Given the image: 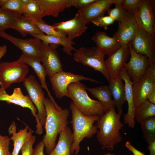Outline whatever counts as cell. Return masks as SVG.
I'll use <instances>...</instances> for the list:
<instances>
[{"instance_id":"obj_1","label":"cell","mask_w":155,"mask_h":155,"mask_svg":"<svg viewBox=\"0 0 155 155\" xmlns=\"http://www.w3.org/2000/svg\"><path fill=\"white\" fill-rule=\"evenodd\" d=\"M44 104L46 113L44 125L45 134L42 140L48 154L55 147L58 135L67 127L70 112L68 109L62 108L56 102L47 97Z\"/></svg>"},{"instance_id":"obj_2","label":"cell","mask_w":155,"mask_h":155,"mask_svg":"<svg viewBox=\"0 0 155 155\" xmlns=\"http://www.w3.org/2000/svg\"><path fill=\"white\" fill-rule=\"evenodd\" d=\"M123 111V109L117 113L115 108H111L97 121L96 137L102 149L112 150L122 141L120 130L124 126L120 119Z\"/></svg>"},{"instance_id":"obj_3","label":"cell","mask_w":155,"mask_h":155,"mask_svg":"<svg viewBox=\"0 0 155 155\" xmlns=\"http://www.w3.org/2000/svg\"><path fill=\"white\" fill-rule=\"evenodd\" d=\"M72 113V124L73 139L70 148L71 155H78L80 148V144L85 138H90L96 133L98 129L94 125L100 118L98 115L87 116L82 114L72 102L69 106Z\"/></svg>"},{"instance_id":"obj_4","label":"cell","mask_w":155,"mask_h":155,"mask_svg":"<svg viewBox=\"0 0 155 155\" xmlns=\"http://www.w3.org/2000/svg\"><path fill=\"white\" fill-rule=\"evenodd\" d=\"M86 85L80 82H73L68 86L69 98L78 110L87 116H102L105 113L102 104L91 98L86 91Z\"/></svg>"},{"instance_id":"obj_5","label":"cell","mask_w":155,"mask_h":155,"mask_svg":"<svg viewBox=\"0 0 155 155\" xmlns=\"http://www.w3.org/2000/svg\"><path fill=\"white\" fill-rule=\"evenodd\" d=\"M23 82L31 101L37 109L35 132L41 135L43 132L42 127L44 125L46 116L44 104V100L45 98L44 92L40 84L33 75L26 77Z\"/></svg>"},{"instance_id":"obj_6","label":"cell","mask_w":155,"mask_h":155,"mask_svg":"<svg viewBox=\"0 0 155 155\" xmlns=\"http://www.w3.org/2000/svg\"><path fill=\"white\" fill-rule=\"evenodd\" d=\"M75 51L73 58L75 61L99 71L109 82L104 60L105 55L103 51L95 46L82 47Z\"/></svg>"},{"instance_id":"obj_7","label":"cell","mask_w":155,"mask_h":155,"mask_svg":"<svg viewBox=\"0 0 155 155\" xmlns=\"http://www.w3.org/2000/svg\"><path fill=\"white\" fill-rule=\"evenodd\" d=\"M29 72L26 64L16 61L0 63V85L4 90L13 83L23 82Z\"/></svg>"},{"instance_id":"obj_8","label":"cell","mask_w":155,"mask_h":155,"mask_svg":"<svg viewBox=\"0 0 155 155\" xmlns=\"http://www.w3.org/2000/svg\"><path fill=\"white\" fill-rule=\"evenodd\" d=\"M49 79L52 86V90L56 97L61 99L64 96L69 98L67 87L71 83L86 80L96 83L102 84V82L83 75L75 74L63 71L56 73Z\"/></svg>"},{"instance_id":"obj_9","label":"cell","mask_w":155,"mask_h":155,"mask_svg":"<svg viewBox=\"0 0 155 155\" xmlns=\"http://www.w3.org/2000/svg\"><path fill=\"white\" fill-rule=\"evenodd\" d=\"M154 87L155 63H151L140 79L137 82L133 83L132 90L135 107L147 100L148 94Z\"/></svg>"},{"instance_id":"obj_10","label":"cell","mask_w":155,"mask_h":155,"mask_svg":"<svg viewBox=\"0 0 155 155\" xmlns=\"http://www.w3.org/2000/svg\"><path fill=\"white\" fill-rule=\"evenodd\" d=\"M154 2V0H142L139 9L134 15L139 27L154 39L155 27Z\"/></svg>"},{"instance_id":"obj_11","label":"cell","mask_w":155,"mask_h":155,"mask_svg":"<svg viewBox=\"0 0 155 155\" xmlns=\"http://www.w3.org/2000/svg\"><path fill=\"white\" fill-rule=\"evenodd\" d=\"M58 46L46 44L41 41L40 59L49 77L63 71L62 65L57 50Z\"/></svg>"},{"instance_id":"obj_12","label":"cell","mask_w":155,"mask_h":155,"mask_svg":"<svg viewBox=\"0 0 155 155\" xmlns=\"http://www.w3.org/2000/svg\"><path fill=\"white\" fill-rule=\"evenodd\" d=\"M128 45L130 51V59L124 67L133 82H138L144 76L151 63L147 56L137 53L132 48L130 42Z\"/></svg>"},{"instance_id":"obj_13","label":"cell","mask_w":155,"mask_h":155,"mask_svg":"<svg viewBox=\"0 0 155 155\" xmlns=\"http://www.w3.org/2000/svg\"><path fill=\"white\" fill-rule=\"evenodd\" d=\"M130 42L137 53L146 56L151 63H155V40L146 32L139 27L135 36Z\"/></svg>"},{"instance_id":"obj_14","label":"cell","mask_w":155,"mask_h":155,"mask_svg":"<svg viewBox=\"0 0 155 155\" xmlns=\"http://www.w3.org/2000/svg\"><path fill=\"white\" fill-rule=\"evenodd\" d=\"M128 44L122 46L108 56L105 61L107 71L110 80L118 76L119 73L124 67L130 56Z\"/></svg>"},{"instance_id":"obj_15","label":"cell","mask_w":155,"mask_h":155,"mask_svg":"<svg viewBox=\"0 0 155 155\" xmlns=\"http://www.w3.org/2000/svg\"><path fill=\"white\" fill-rule=\"evenodd\" d=\"M138 28L134 15L128 11L123 20L119 22L118 30L113 37L121 46L127 45L135 36Z\"/></svg>"},{"instance_id":"obj_16","label":"cell","mask_w":155,"mask_h":155,"mask_svg":"<svg viewBox=\"0 0 155 155\" xmlns=\"http://www.w3.org/2000/svg\"><path fill=\"white\" fill-rule=\"evenodd\" d=\"M86 24L78 13L73 18L55 23L52 26L56 31L65 35L72 40L81 36L86 31L88 27Z\"/></svg>"},{"instance_id":"obj_17","label":"cell","mask_w":155,"mask_h":155,"mask_svg":"<svg viewBox=\"0 0 155 155\" xmlns=\"http://www.w3.org/2000/svg\"><path fill=\"white\" fill-rule=\"evenodd\" d=\"M118 76L124 81L125 85V98L128 104V110L123 115L124 123L127 125L129 128L133 129L135 125L134 119V105L132 90L133 82L124 67L119 72Z\"/></svg>"},{"instance_id":"obj_18","label":"cell","mask_w":155,"mask_h":155,"mask_svg":"<svg viewBox=\"0 0 155 155\" xmlns=\"http://www.w3.org/2000/svg\"><path fill=\"white\" fill-rule=\"evenodd\" d=\"M0 37L10 42L22 52L23 54L40 59L41 41L36 37L26 39L17 38L9 35L5 31L0 32Z\"/></svg>"},{"instance_id":"obj_19","label":"cell","mask_w":155,"mask_h":155,"mask_svg":"<svg viewBox=\"0 0 155 155\" xmlns=\"http://www.w3.org/2000/svg\"><path fill=\"white\" fill-rule=\"evenodd\" d=\"M119 0H96L88 7L78 9V13L86 24L93 19L104 16L106 11L112 4H115Z\"/></svg>"},{"instance_id":"obj_20","label":"cell","mask_w":155,"mask_h":155,"mask_svg":"<svg viewBox=\"0 0 155 155\" xmlns=\"http://www.w3.org/2000/svg\"><path fill=\"white\" fill-rule=\"evenodd\" d=\"M0 101H5L8 104L13 103L23 108H28L31 111L32 115L36 119L37 110L28 95H24L20 88L13 90L12 94L9 95L5 90L0 88Z\"/></svg>"},{"instance_id":"obj_21","label":"cell","mask_w":155,"mask_h":155,"mask_svg":"<svg viewBox=\"0 0 155 155\" xmlns=\"http://www.w3.org/2000/svg\"><path fill=\"white\" fill-rule=\"evenodd\" d=\"M16 61L32 67L39 80L41 87L45 90L49 98L53 102H55L48 88L45 79L47 74L43 65L40 63V59L38 57L28 56L22 54Z\"/></svg>"},{"instance_id":"obj_22","label":"cell","mask_w":155,"mask_h":155,"mask_svg":"<svg viewBox=\"0 0 155 155\" xmlns=\"http://www.w3.org/2000/svg\"><path fill=\"white\" fill-rule=\"evenodd\" d=\"M42 17L51 16L57 17L65 9L72 6V0H36Z\"/></svg>"},{"instance_id":"obj_23","label":"cell","mask_w":155,"mask_h":155,"mask_svg":"<svg viewBox=\"0 0 155 155\" xmlns=\"http://www.w3.org/2000/svg\"><path fill=\"white\" fill-rule=\"evenodd\" d=\"M16 128L15 122L13 121L8 129L9 133L12 135L10 139L13 143L12 155H18L23 144L31 136L33 132L32 129L26 125L24 128L20 129L18 132Z\"/></svg>"},{"instance_id":"obj_24","label":"cell","mask_w":155,"mask_h":155,"mask_svg":"<svg viewBox=\"0 0 155 155\" xmlns=\"http://www.w3.org/2000/svg\"><path fill=\"white\" fill-rule=\"evenodd\" d=\"M92 39L96 44L97 47L108 56L121 47L114 38L109 36L105 32L101 31L96 32Z\"/></svg>"},{"instance_id":"obj_25","label":"cell","mask_w":155,"mask_h":155,"mask_svg":"<svg viewBox=\"0 0 155 155\" xmlns=\"http://www.w3.org/2000/svg\"><path fill=\"white\" fill-rule=\"evenodd\" d=\"M108 86L111 92L114 105L118 112L123 109V106L126 102L125 85L119 76L110 79Z\"/></svg>"},{"instance_id":"obj_26","label":"cell","mask_w":155,"mask_h":155,"mask_svg":"<svg viewBox=\"0 0 155 155\" xmlns=\"http://www.w3.org/2000/svg\"><path fill=\"white\" fill-rule=\"evenodd\" d=\"M59 134L57 144L47 155H71L70 148L73 139V133L67 126Z\"/></svg>"},{"instance_id":"obj_27","label":"cell","mask_w":155,"mask_h":155,"mask_svg":"<svg viewBox=\"0 0 155 155\" xmlns=\"http://www.w3.org/2000/svg\"><path fill=\"white\" fill-rule=\"evenodd\" d=\"M86 90L102 104L105 113L111 108H115L108 86L102 85L92 88H87Z\"/></svg>"},{"instance_id":"obj_28","label":"cell","mask_w":155,"mask_h":155,"mask_svg":"<svg viewBox=\"0 0 155 155\" xmlns=\"http://www.w3.org/2000/svg\"><path fill=\"white\" fill-rule=\"evenodd\" d=\"M32 36L38 38L42 42L46 44L62 45L63 47V51L69 55H72V51H75L76 50L72 46L73 44H75V43L67 37H58L44 34L33 35Z\"/></svg>"},{"instance_id":"obj_29","label":"cell","mask_w":155,"mask_h":155,"mask_svg":"<svg viewBox=\"0 0 155 155\" xmlns=\"http://www.w3.org/2000/svg\"><path fill=\"white\" fill-rule=\"evenodd\" d=\"M9 28L16 30L23 37L26 36L28 34L31 36L44 34L24 16L22 18L14 22Z\"/></svg>"},{"instance_id":"obj_30","label":"cell","mask_w":155,"mask_h":155,"mask_svg":"<svg viewBox=\"0 0 155 155\" xmlns=\"http://www.w3.org/2000/svg\"><path fill=\"white\" fill-rule=\"evenodd\" d=\"M155 116V104L147 100L135 107L134 119L140 124L144 120Z\"/></svg>"},{"instance_id":"obj_31","label":"cell","mask_w":155,"mask_h":155,"mask_svg":"<svg viewBox=\"0 0 155 155\" xmlns=\"http://www.w3.org/2000/svg\"><path fill=\"white\" fill-rule=\"evenodd\" d=\"M143 138L148 144L155 141V116L151 117L140 124Z\"/></svg>"},{"instance_id":"obj_32","label":"cell","mask_w":155,"mask_h":155,"mask_svg":"<svg viewBox=\"0 0 155 155\" xmlns=\"http://www.w3.org/2000/svg\"><path fill=\"white\" fill-rule=\"evenodd\" d=\"M23 14L5 11L0 8V32L9 28L12 23L22 18Z\"/></svg>"},{"instance_id":"obj_33","label":"cell","mask_w":155,"mask_h":155,"mask_svg":"<svg viewBox=\"0 0 155 155\" xmlns=\"http://www.w3.org/2000/svg\"><path fill=\"white\" fill-rule=\"evenodd\" d=\"M24 17L26 19L32 23L44 34L45 33L47 35H51L58 37H67L65 35L56 31L52 26L46 24L42 19L37 20L28 17Z\"/></svg>"},{"instance_id":"obj_34","label":"cell","mask_w":155,"mask_h":155,"mask_svg":"<svg viewBox=\"0 0 155 155\" xmlns=\"http://www.w3.org/2000/svg\"><path fill=\"white\" fill-rule=\"evenodd\" d=\"M24 16L30 17L37 20L43 18L39 5L36 0H31L24 6L23 14Z\"/></svg>"},{"instance_id":"obj_35","label":"cell","mask_w":155,"mask_h":155,"mask_svg":"<svg viewBox=\"0 0 155 155\" xmlns=\"http://www.w3.org/2000/svg\"><path fill=\"white\" fill-rule=\"evenodd\" d=\"M123 0H119L115 4V7L113 9L109 8L107 11L108 16H110L114 20L118 22H122L125 18L128 11L123 8L121 6Z\"/></svg>"},{"instance_id":"obj_36","label":"cell","mask_w":155,"mask_h":155,"mask_svg":"<svg viewBox=\"0 0 155 155\" xmlns=\"http://www.w3.org/2000/svg\"><path fill=\"white\" fill-rule=\"evenodd\" d=\"M24 7L21 0H6L1 8L5 11L23 14Z\"/></svg>"},{"instance_id":"obj_37","label":"cell","mask_w":155,"mask_h":155,"mask_svg":"<svg viewBox=\"0 0 155 155\" xmlns=\"http://www.w3.org/2000/svg\"><path fill=\"white\" fill-rule=\"evenodd\" d=\"M142 0H123L122 7L128 12L135 14L139 9Z\"/></svg>"},{"instance_id":"obj_38","label":"cell","mask_w":155,"mask_h":155,"mask_svg":"<svg viewBox=\"0 0 155 155\" xmlns=\"http://www.w3.org/2000/svg\"><path fill=\"white\" fill-rule=\"evenodd\" d=\"M115 20L110 16H108L95 18L91 21L96 26L102 27L106 30L108 26L114 23Z\"/></svg>"},{"instance_id":"obj_39","label":"cell","mask_w":155,"mask_h":155,"mask_svg":"<svg viewBox=\"0 0 155 155\" xmlns=\"http://www.w3.org/2000/svg\"><path fill=\"white\" fill-rule=\"evenodd\" d=\"M36 140L35 136L32 135L22 146L21 151L22 155H32L34 149L33 146Z\"/></svg>"},{"instance_id":"obj_40","label":"cell","mask_w":155,"mask_h":155,"mask_svg":"<svg viewBox=\"0 0 155 155\" xmlns=\"http://www.w3.org/2000/svg\"><path fill=\"white\" fill-rule=\"evenodd\" d=\"M10 140L8 136L0 135V155H12L9 151Z\"/></svg>"},{"instance_id":"obj_41","label":"cell","mask_w":155,"mask_h":155,"mask_svg":"<svg viewBox=\"0 0 155 155\" xmlns=\"http://www.w3.org/2000/svg\"><path fill=\"white\" fill-rule=\"evenodd\" d=\"M96 0H72V5L78 9H84L95 1Z\"/></svg>"},{"instance_id":"obj_42","label":"cell","mask_w":155,"mask_h":155,"mask_svg":"<svg viewBox=\"0 0 155 155\" xmlns=\"http://www.w3.org/2000/svg\"><path fill=\"white\" fill-rule=\"evenodd\" d=\"M44 146L42 140L39 142L33 150L32 155H44Z\"/></svg>"},{"instance_id":"obj_43","label":"cell","mask_w":155,"mask_h":155,"mask_svg":"<svg viewBox=\"0 0 155 155\" xmlns=\"http://www.w3.org/2000/svg\"><path fill=\"white\" fill-rule=\"evenodd\" d=\"M125 146L129 151L132 153L133 155H145L144 153L135 148L129 142L127 141L125 142Z\"/></svg>"},{"instance_id":"obj_44","label":"cell","mask_w":155,"mask_h":155,"mask_svg":"<svg viewBox=\"0 0 155 155\" xmlns=\"http://www.w3.org/2000/svg\"><path fill=\"white\" fill-rule=\"evenodd\" d=\"M147 100L151 103L155 104V87L153 88L148 94Z\"/></svg>"},{"instance_id":"obj_45","label":"cell","mask_w":155,"mask_h":155,"mask_svg":"<svg viewBox=\"0 0 155 155\" xmlns=\"http://www.w3.org/2000/svg\"><path fill=\"white\" fill-rule=\"evenodd\" d=\"M148 144L147 148L150 152V155H155V141Z\"/></svg>"},{"instance_id":"obj_46","label":"cell","mask_w":155,"mask_h":155,"mask_svg":"<svg viewBox=\"0 0 155 155\" xmlns=\"http://www.w3.org/2000/svg\"><path fill=\"white\" fill-rule=\"evenodd\" d=\"M7 48L6 45L0 46V60L7 52Z\"/></svg>"},{"instance_id":"obj_47","label":"cell","mask_w":155,"mask_h":155,"mask_svg":"<svg viewBox=\"0 0 155 155\" xmlns=\"http://www.w3.org/2000/svg\"><path fill=\"white\" fill-rule=\"evenodd\" d=\"M22 3L24 6L30 2L31 0H21Z\"/></svg>"},{"instance_id":"obj_48","label":"cell","mask_w":155,"mask_h":155,"mask_svg":"<svg viewBox=\"0 0 155 155\" xmlns=\"http://www.w3.org/2000/svg\"><path fill=\"white\" fill-rule=\"evenodd\" d=\"M6 0H0V6H1L5 2Z\"/></svg>"},{"instance_id":"obj_49","label":"cell","mask_w":155,"mask_h":155,"mask_svg":"<svg viewBox=\"0 0 155 155\" xmlns=\"http://www.w3.org/2000/svg\"><path fill=\"white\" fill-rule=\"evenodd\" d=\"M104 155H115L113 153H111L110 152H108L107 153L105 154Z\"/></svg>"}]
</instances>
